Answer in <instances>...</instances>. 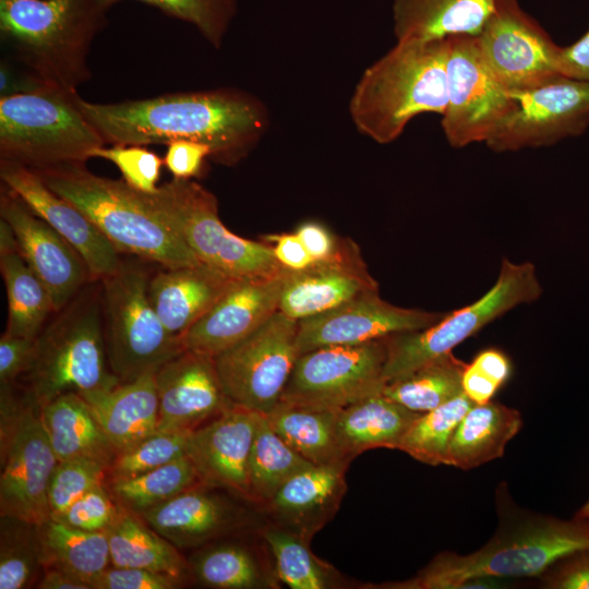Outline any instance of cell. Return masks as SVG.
Returning <instances> with one entry per match:
<instances>
[{
  "label": "cell",
  "instance_id": "cell-1",
  "mask_svg": "<svg viewBox=\"0 0 589 589\" xmlns=\"http://www.w3.org/2000/svg\"><path fill=\"white\" fill-rule=\"evenodd\" d=\"M76 104L105 144L194 141L208 145L211 159L225 166L245 158L269 124L266 106L256 96L232 87L109 104L91 103L77 95Z\"/></svg>",
  "mask_w": 589,
  "mask_h": 589
},
{
  "label": "cell",
  "instance_id": "cell-2",
  "mask_svg": "<svg viewBox=\"0 0 589 589\" xmlns=\"http://www.w3.org/2000/svg\"><path fill=\"white\" fill-rule=\"evenodd\" d=\"M106 11L95 0H0L1 41L40 84L74 95L92 76L87 57Z\"/></svg>",
  "mask_w": 589,
  "mask_h": 589
},
{
  "label": "cell",
  "instance_id": "cell-3",
  "mask_svg": "<svg viewBox=\"0 0 589 589\" xmlns=\"http://www.w3.org/2000/svg\"><path fill=\"white\" fill-rule=\"evenodd\" d=\"M589 549V524L525 515L500 524L493 538L467 555L442 552L407 580L370 586L382 589H460L480 577L537 576L558 560Z\"/></svg>",
  "mask_w": 589,
  "mask_h": 589
},
{
  "label": "cell",
  "instance_id": "cell-4",
  "mask_svg": "<svg viewBox=\"0 0 589 589\" xmlns=\"http://www.w3.org/2000/svg\"><path fill=\"white\" fill-rule=\"evenodd\" d=\"M447 40L397 41L358 81L349 103L357 130L378 144L397 140L418 115L447 105Z\"/></svg>",
  "mask_w": 589,
  "mask_h": 589
},
{
  "label": "cell",
  "instance_id": "cell-5",
  "mask_svg": "<svg viewBox=\"0 0 589 589\" xmlns=\"http://www.w3.org/2000/svg\"><path fill=\"white\" fill-rule=\"evenodd\" d=\"M35 172L51 191L87 216L120 254L161 267L202 263L124 180L97 176L85 164Z\"/></svg>",
  "mask_w": 589,
  "mask_h": 589
},
{
  "label": "cell",
  "instance_id": "cell-6",
  "mask_svg": "<svg viewBox=\"0 0 589 589\" xmlns=\"http://www.w3.org/2000/svg\"><path fill=\"white\" fill-rule=\"evenodd\" d=\"M22 377L23 390L40 408L65 393L81 395L121 383L107 358L100 280L87 283L47 322Z\"/></svg>",
  "mask_w": 589,
  "mask_h": 589
},
{
  "label": "cell",
  "instance_id": "cell-7",
  "mask_svg": "<svg viewBox=\"0 0 589 589\" xmlns=\"http://www.w3.org/2000/svg\"><path fill=\"white\" fill-rule=\"evenodd\" d=\"M76 96L43 87L0 97V159L34 171L85 164L105 142Z\"/></svg>",
  "mask_w": 589,
  "mask_h": 589
},
{
  "label": "cell",
  "instance_id": "cell-8",
  "mask_svg": "<svg viewBox=\"0 0 589 589\" xmlns=\"http://www.w3.org/2000/svg\"><path fill=\"white\" fill-rule=\"evenodd\" d=\"M148 264L137 257L122 260L116 273L100 280L107 358L121 383L157 371L184 350L153 306Z\"/></svg>",
  "mask_w": 589,
  "mask_h": 589
},
{
  "label": "cell",
  "instance_id": "cell-9",
  "mask_svg": "<svg viewBox=\"0 0 589 589\" xmlns=\"http://www.w3.org/2000/svg\"><path fill=\"white\" fill-rule=\"evenodd\" d=\"M140 194L200 262L236 278L286 269L267 242L248 240L229 231L219 218L216 196L200 183L173 178L155 193Z\"/></svg>",
  "mask_w": 589,
  "mask_h": 589
},
{
  "label": "cell",
  "instance_id": "cell-10",
  "mask_svg": "<svg viewBox=\"0 0 589 589\" xmlns=\"http://www.w3.org/2000/svg\"><path fill=\"white\" fill-rule=\"evenodd\" d=\"M0 516L34 525L50 519L48 486L59 462L40 407L14 385L0 386Z\"/></svg>",
  "mask_w": 589,
  "mask_h": 589
},
{
  "label": "cell",
  "instance_id": "cell-11",
  "mask_svg": "<svg viewBox=\"0 0 589 589\" xmlns=\"http://www.w3.org/2000/svg\"><path fill=\"white\" fill-rule=\"evenodd\" d=\"M542 287L532 263L502 261L497 280L480 299L444 313L423 329L385 337V384L402 377L453 349L507 311L541 297Z\"/></svg>",
  "mask_w": 589,
  "mask_h": 589
},
{
  "label": "cell",
  "instance_id": "cell-12",
  "mask_svg": "<svg viewBox=\"0 0 589 589\" xmlns=\"http://www.w3.org/2000/svg\"><path fill=\"white\" fill-rule=\"evenodd\" d=\"M385 338L300 354L279 401L339 411L385 386Z\"/></svg>",
  "mask_w": 589,
  "mask_h": 589
},
{
  "label": "cell",
  "instance_id": "cell-13",
  "mask_svg": "<svg viewBox=\"0 0 589 589\" xmlns=\"http://www.w3.org/2000/svg\"><path fill=\"white\" fill-rule=\"evenodd\" d=\"M298 321L278 311L249 337L214 358L235 405L268 413L280 400L297 358Z\"/></svg>",
  "mask_w": 589,
  "mask_h": 589
},
{
  "label": "cell",
  "instance_id": "cell-14",
  "mask_svg": "<svg viewBox=\"0 0 589 589\" xmlns=\"http://www.w3.org/2000/svg\"><path fill=\"white\" fill-rule=\"evenodd\" d=\"M447 40V105L441 125L452 147L486 142L514 112L517 101L488 71L476 36Z\"/></svg>",
  "mask_w": 589,
  "mask_h": 589
},
{
  "label": "cell",
  "instance_id": "cell-15",
  "mask_svg": "<svg viewBox=\"0 0 589 589\" xmlns=\"http://www.w3.org/2000/svg\"><path fill=\"white\" fill-rule=\"evenodd\" d=\"M476 37L488 71L508 94L526 92L562 76L561 47L517 0H501Z\"/></svg>",
  "mask_w": 589,
  "mask_h": 589
},
{
  "label": "cell",
  "instance_id": "cell-16",
  "mask_svg": "<svg viewBox=\"0 0 589 589\" xmlns=\"http://www.w3.org/2000/svg\"><path fill=\"white\" fill-rule=\"evenodd\" d=\"M509 95L516 109L485 142L496 153L550 146L582 134L589 125V82L562 75Z\"/></svg>",
  "mask_w": 589,
  "mask_h": 589
},
{
  "label": "cell",
  "instance_id": "cell-17",
  "mask_svg": "<svg viewBox=\"0 0 589 589\" xmlns=\"http://www.w3.org/2000/svg\"><path fill=\"white\" fill-rule=\"evenodd\" d=\"M444 313L407 309L383 300L378 290L364 292L322 314L298 321L299 356L339 345H358L387 336L423 329Z\"/></svg>",
  "mask_w": 589,
  "mask_h": 589
},
{
  "label": "cell",
  "instance_id": "cell-18",
  "mask_svg": "<svg viewBox=\"0 0 589 589\" xmlns=\"http://www.w3.org/2000/svg\"><path fill=\"white\" fill-rule=\"evenodd\" d=\"M0 218L10 225L20 253L47 288L55 313L94 280L76 250L3 184Z\"/></svg>",
  "mask_w": 589,
  "mask_h": 589
},
{
  "label": "cell",
  "instance_id": "cell-19",
  "mask_svg": "<svg viewBox=\"0 0 589 589\" xmlns=\"http://www.w3.org/2000/svg\"><path fill=\"white\" fill-rule=\"evenodd\" d=\"M286 274L238 278L181 337L184 349L215 358L249 337L279 311Z\"/></svg>",
  "mask_w": 589,
  "mask_h": 589
},
{
  "label": "cell",
  "instance_id": "cell-20",
  "mask_svg": "<svg viewBox=\"0 0 589 589\" xmlns=\"http://www.w3.org/2000/svg\"><path fill=\"white\" fill-rule=\"evenodd\" d=\"M0 179L76 250L92 279L101 280L118 271L122 262L118 250L77 207L51 191L37 172L0 159Z\"/></svg>",
  "mask_w": 589,
  "mask_h": 589
},
{
  "label": "cell",
  "instance_id": "cell-21",
  "mask_svg": "<svg viewBox=\"0 0 589 589\" xmlns=\"http://www.w3.org/2000/svg\"><path fill=\"white\" fill-rule=\"evenodd\" d=\"M259 412L233 402L190 433L187 456L207 488L252 501L249 461Z\"/></svg>",
  "mask_w": 589,
  "mask_h": 589
},
{
  "label": "cell",
  "instance_id": "cell-22",
  "mask_svg": "<svg viewBox=\"0 0 589 589\" xmlns=\"http://www.w3.org/2000/svg\"><path fill=\"white\" fill-rule=\"evenodd\" d=\"M159 431H193L232 402L218 376L214 358L184 349L155 374Z\"/></svg>",
  "mask_w": 589,
  "mask_h": 589
},
{
  "label": "cell",
  "instance_id": "cell-23",
  "mask_svg": "<svg viewBox=\"0 0 589 589\" xmlns=\"http://www.w3.org/2000/svg\"><path fill=\"white\" fill-rule=\"evenodd\" d=\"M378 290L352 241L344 240L330 260L315 262L299 272L287 271L279 311L300 321L330 311L353 298Z\"/></svg>",
  "mask_w": 589,
  "mask_h": 589
},
{
  "label": "cell",
  "instance_id": "cell-24",
  "mask_svg": "<svg viewBox=\"0 0 589 589\" xmlns=\"http://www.w3.org/2000/svg\"><path fill=\"white\" fill-rule=\"evenodd\" d=\"M237 279L204 263L160 267L151 276L148 293L168 333L181 339Z\"/></svg>",
  "mask_w": 589,
  "mask_h": 589
},
{
  "label": "cell",
  "instance_id": "cell-25",
  "mask_svg": "<svg viewBox=\"0 0 589 589\" xmlns=\"http://www.w3.org/2000/svg\"><path fill=\"white\" fill-rule=\"evenodd\" d=\"M347 467L311 465L291 476L265 504L276 524L310 539L335 515Z\"/></svg>",
  "mask_w": 589,
  "mask_h": 589
},
{
  "label": "cell",
  "instance_id": "cell-26",
  "mask_svg": "<svg viewBox=\"0 0 589 589\" xmlns=\"http://www.w3.org/2000/svg\"><path fill=\"white\" fill-rule=\"evenodd\" d=\"M155 374L148 372L109 389L81 394L117 455L158 431Z\"/></svg>",
  "mask_w": 589,
  "mask_h": 589
},
{
  "label": "cell",
  "instance_id": "cell-27",
  "mask_svg": "<svg viewBox=\"0 0 589 589\" xmlns=\"http://www.w3.org/2000/svg\"><path fill=\"white\" fill-rule=\"evenodd\" d=\"M501 0H392L397 41L478 36Z\"/></svg>",
  "mask_w": 589,
  "mask_h": 589
},
{
  "label": "cell",
  "instance_id": "cell-28",
  "mask_svg": "<svg viewBox=\"0 0 589 589\" xmlns=\"http://www.w3.org/2000/svg\"><path fill=\"white\" fill-rule=\"evenodd\" d=\"M203 486L189 489L137 515L177 548L200 545L232 522L229 505Z\"/></svg>",
  "mask_w": 589,
  "mask_h": 589
},
{
  "label": "cell",
  "instance_id": "cell-29",
  "mask_svg": "<svg viewBox=\"0 0 589 589\" xmlns=\"http://www.w3.org/2000/svg\"><path fill=\"white\" fill-rule=\"evenodd\" d=\"M421 413L386 397L382 392L362 398L336 414V432L340 449L350 462L373 448H396Z\"/></svg>",
  "mask_w": 589,
  "mask_h": 589
},
{
  "label": "cell",
  "instance_id": "cell-30",
  "mask_svg": "<svg viewBox=\"0 0 589 589\" xmlns=\"http://www.w3.org/2000/svg\"><path fill=\"white\" fill-rule=\"evenodd\" d=\"M40 414L59 461L86 458L110 467L117 450L80 394L58 396L40 408Z\"/></svg>",
  "mask_w": 589,
  "mask_h": 589
},
{
  "label": "cell",
  "instance_id": "cell-31",
  "mask_svg": "<svg viewBox=\"0 0 589 589\" xmlns=\"http://www.w3.org/2000/svg\"><path fill=\"white\" fill-rule=\"evenodd\" d=\"M521 425L514 408L493 401L474 404L452 435L445 465L469 470L502 457Z\"/></svg>",
  "mask_w": 589,
  "mask_h": 589
},
{
  "label": "cell",
  "instance_id": "cell-32",
  "mask_svg": "<svg viewBox=\"0 0 589 589\" xmlns=\"http://www.w3.org/2000/svg\"><path fill=\"white\" fill-rule=\"evenodd\" d=\"M119 505L117 518L106 530L110 565L148 569L182 581L189 567L178 548L145 525L137 514Z\"/></svg>",
  "mask_w": 589,
  "mask_h": 589
},
{
  "label": "cell",
  "instance_id": "cell-33",
  "mask_svg": "<svg viewBox=\"0 0 589 589\" xmlns=\"http://www.w3.org/2000/svg\"><path fill=\"white\" fill-rule=\"evenodd\" d=\"M38 534L44 569L63 570L94 589L110 566L106 531H85L50 518L38 526Z\"/></svg>",
  "mask_w": 589,
  "mask_h": 589
},
{
  "label": "cell",
  "instance_id": "cell-34",
  "mask_svg": "<svg viewBox=\"0 0 589 589\" xmlns=\"http://www.w3.org/2000/svg\"><path fill=\"white\" fill-rule=\"evenodd\" d=\"M336 414L279 401L265 416L275 432L310 462L348 467L337 438Z\"/></svg>",
  "mask_w": 589,
  "mask_h": 589
},
{
  "label": "cell",
  "instance_id": "cell-35",
  "mask_svg": "<svg viewBox=\"0 0 589 589\" xmlns=\"http://www.w3.org/2000/svg\"><path fill=\"white\" fill-rule=\"evenodd\" d=\"M0 269L8 299L4 333L36 338L55 314L47 288L28 266L19 247L0 252Z\"/></svg>",
  "mask_w": 589,
  "mask_h": 589
},
{
  "label": "cell",
  "instance_id": "cell-36",
  "mask_svg": "<svg viewBox=\"0 0 589 589\" xmlns=\"http://www.w3.org/2000/svg\"><path fill=\"white\" fill-rule=\"evenodd\" d=\"M262 538L275 562L278 579L291 589H332L345 584L341 575L310 549L311 539L274 524Z\"/></svg>",
  "mask_w": 589,
  "mask_h": 589
},
{
  "label": "cell",
  "instance_id": "cell-37",
  "mask_svg": "<svg viewBox=\"0 0 589 589\" xmlns=\"http://www.w3.org/2000/svg\"><path fill=\"white\" fill-rule=\"evenodd\" d=\"M195 579L216 589L277 588L276 570L242 544H219L200 553L191 567ZM279 580V579H278Z\"/></svg>",
  "mask_w": 589,
  "mask_h": 589
},
{
  "label": "cell",
  "instance_id": "cell-38",
  "mask_svg": "<svg viewBox=\"0 0 589 589\" xmlns=\"http://www.w3.org/2000/svg\"><path fill=\"white\" fill-rule=\"evenodd\" d=\"M466 365L449 352L386 383L382 393L411 411L424 413L462 393Z\"/></svg>",
  "mask_w": 589,
  "mask_h": 589
},
{
  "label": "cell",
  "instance_id": "cell-39",
  "mask_svg": "<svg viewBox=\"0 0 589 589\" xmlns=\"http://www.w3.org/2000/svg\"><path fill=\"white\" fill-rule=\"evenodd\" d=\"M314 465L298 454L259 412L249 461L252 502L266 504L298 471Z\"/></svg>",
  "mask_w": 589,
  "mask_h": 589
},
{
  "label": "cell",
  "instance_id": "cell-40",
  "mask_svg": "<svg viewBox=\"0 0 589 589\" xmlns=\"http://www.w3.org/2000/svg\"><path fill=\"white\" fill-rule=\"evenodd\" d=\"M197 485L203 484L184 455L139 476L112 481L109 489L119 504L140 514Z\"/></svg>",
  "mask_w": 589,
  "mask_h": 589
},
{
  "label": "cell",
  "instance_id": "cell-41",
  "mask_svg": "<svg viewBox=\"0 0 589 589\" xmlns=\"http://www.w3.org/2000/svg\"><path fill=\"white\" fill-rule=\"evenodd\" d=\"M473 405L462 392L437 408L421 413L409 426L397 449L423 464L445 465L452 435Z\"/></svg>",
  "mask_w": 589,
  "mask_h": 589
},
{
  "label": "cell",
  "instance_id": "cell-42",
  "mask_svg": "<svg viewBox=\"0 0 589 589\" xmlns=\"http://www.w3.org/2000/svg\"><path fill=\"white\" fill-rule=\"evenodd\" d=\"M0 589H24L39 581L44 570L38 526L0 516Z\"/></svg>",
  "mask_w": 589,
  "mask_h": 589
},
{
  "label": "cell",
  "instance_id": "cell-43",
  "mask_svg": "<svg viewBox=\"0 0 589 589\" xmlns=\"http://www.w3.org/2000/svg\"><path fill=\"white\" fill-rule=\"evenodd\" d=\"M108 10L121 0H95ZM192 24L215 48H220L236 15L238 0H137Z\"/></svg>",
  "mask_w": 589,
  "mask_h": 589
},
{
  "label": "cell",
  "instance_id": "cell-44",
  "mask_svg": "<svg viewBox=\"0 0 589 589\" xmlns=\"http://www.w3.org/2000/svg\"><path fill=\"white\" fill-rule=\"evenodd\" d=\"M192 431H157L119 453L107 469L109 482L129 479L187 455Z\"/></svg>",
  "mask_w": 589,
  "mask_h": 589
},
{
  "label": "cell",
  "instance_id": "cell-45",
  "mask_svg": "<svg viewBox=\"0 0 589 589\" xmlns=\"http://www.w3.org/2000/svg\"><path fill=\"white\" fill-rule=\"evenodd\" d=\"M106 474L107 468L92 459L59 461L48 486L50 518H58L77 498L104 484Z\"/></svg>",
  "mask_w": 589,
  "mask_h": 589
},
{
  "label": "cell",
  "instance_id": "cell-46",
  "mask_svg": "<svg viewBox=\"0 0 589 589\" xmlns=\"http://www.w3.org/2000/svg\"><path fill=\"white\" fill-rule=\"evenodd\" d=\"M92 157L103 158L115 164L123 180L132 189L145 193H155L164 164L154 152L140 145L100 146L92 152Z\"/></svg>",
  "mask_w": 589,
  "mask_h": 589
},
{
  "label": "cell",
  "instance_id": "cell-47",
  "mask_svg": "<svg viewBox=\"0 0 589 589\" xmlns=\"http://www.w3.org/2000/svg\"><path fill=\"white\" fill-rule=\"evenodd\" d=\"M119 506L101 484L77 498L55 520L85 531H106L117 518Z\"/></svg>",
  "mask_w": 589,
  "mask_h": 589
},
{
  "label": "cell",
  "instance_id": "cell-48",
  "mask_svg": "<svg viewBox=\"0 0 589 589\" xmlns=\"http://www.w3.org/2000/svg\"><path fill=\"white\" fill-rule=\"evenodd\" d=\"M181 580L143 568L110 565L96 580L94 589H173Z\"/></svg>",
  "mask_w": 589,
  "mask_h": 589
},
{
  "label": "cell",
  "instance_id": "cell-49",
  "mask_svg": "<svg viewBox=\"0 0 589 589\" xmlns=\"http://www.w3.org/2000/svg\"><path fill=\"white\" fill-rule=\"evenodd\" d=\"M36 338L3 333L0 338V386L14 385L28 370Z\"/></svg>",
  "mask_w": 589,
  "mask_h": 589
},
{
  "label": "cell",
  "instance_id": "cell-50",
  "mask_svg": "<svg viewBox=\"0 0 589 589\" xmlns=\"http://www.w3.org/2000/svg\"><path fill=\"white\" fill-rule=\"evenodd\" d=\"M164 164L175 179H191L200 176L205 159L211 158L212 148L200 142L180 140L169 143Z\"/></svg>",
  "mask_w": 589,
  "mask_h": 589
},
{
  "label": "cell",
  "instance_id": "cell-51",
  "mask_svg": "<svg viewBox=\"0 0 589 589\" xmlns=\"http://www.w3.org/2000/svg\"><path fill=\"white\" fill-rule=\"evenodd\" d=\"M315 262L333 259L341 249L344 240L335 237L324 225L315 221L301 224L294 231Z\"/></svg>",
  "mask_w": 589,
  "mask_h": 589
},
{
  "label": "cell",
  "instance_id": "cell-52",
  "mask_svg": "<svg viewBox=\"0 0 589 589\" xmlns=\"http://www.w3.org/2000/svg\"><path fill=\"white\" fill-rule=\"evenodd\" d=\"M267 241L275 242L273 247L274 255L277 262L287 271L299 272L314 263L296 232L265 236L264 242Z\"/></svg>",
  "mask_w": 589,
  "mask_h": 589
},
{
  "label": "cell",
  "instance_id": "cell-53",
  "mask_svg": "<svg viewBox=\"0 0 589 589\" xmlns=\"http://www.w3.org/2000/svg\"><path fill=\"white\" fill-rule=\"evenodd\" d=\"M551 577L545 587L555 589H589V549L572 555Z\"/></svg>",
  "mask_w": 589,
  "mask_h": 589
},
{
  "label": "cell",
  "instance_id": "cell-54",
  "mask_svg": "<svg viewBox=\"0 0 589 589\" xmlns=\"http://www.w3.org/2000/svg\"><path fill=\"white\" fill-rule=\"evenodd\" d=\"M558 70L566 77L589 82V28L574 44L561 47Z\"/></svg>",
  "mask_w": 589,
  "mask_h": 589
},
{
  "label": "cell",
  "instance_id": "cell-55",
  "mask_svg": "<svg viewBox=\"0 0 589 589\" xmlns=\"http://www.w3.org/2000/svg\"><path fill=\"white\" fill-rule=\"evenodd\" d=\"M46 87L8 58L0 63V97Z\"/></svg>",
  "mask_w": 589,
  "mask_h": 589
},
{
  "label": "cell",
  "instance_id": "cell-56",
  "mask_svg": "<svg viewBox=\"0 0 589 589\" xmlns=\"http://www.w3.org/2000/svg\"><path fill=\"white\" fill-rule=\"evenodd\" d=\"M461 387L470 400L481 405L491 401L501 386L469 363L462 372Z\"/></svg>",
  "mask_w": 589,
  "mask_h": 589
},
{
  "label": "cell",
  "instance_id": "cell-57",
  "mask_svg": "<svg viewBox=\"0 0 589 589\" xmlns=\"http://www.w3.org/2000/svg\"><path fill=\"white\" fill-rule=\"evenodd\" d=\"M471 364L502 386L512 373V363L498 349L490 348L479 352Z\"/></svg>",
  "mask_w": 589,
  "mask_h": 589
},
{
  "label": "cell",
  "instance_id": "cell-58",
  "mask_svg": "<svg viewBox=\"0 0 589 589\" xmlns=\"http://www.w3.org/2000/svg\"><path fill=\"white\" fill-rule=\"evenodd\" d=\"M36 587L39 589H91L82 580L57 568H45Z\"/></svg>",
  "mask_w": 589,
  "mask_h": 589
},
{
  "label": "cell",
  "instance_id": "cell-59",
  "mask_svg": "<svg viewBox=\"0 0 589 589\" xmlns=\"http://www.w3.org/2000/svg\"><path fill=\"white\" fill-rule=\"evenodd\" d=\"M578 519H589V501L582 506L577 515Z\"/></svg>",
  "mask_w": 589,
  "mask_h": 589
}]
</instances>
